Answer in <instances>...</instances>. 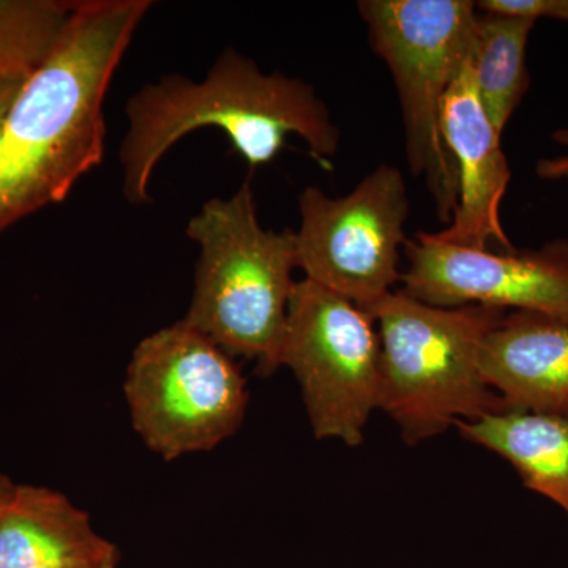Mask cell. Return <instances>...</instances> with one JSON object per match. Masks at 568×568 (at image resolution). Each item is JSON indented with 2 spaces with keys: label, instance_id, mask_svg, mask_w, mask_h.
Here are the masks:
<instances>
[{
  "label": "cell",
  "instance_id": "cell-9",
  "mask_svg": "<svg viewBox=\"0 0 568 568\" xmlns=\"http://www.w3.org/2000/svg\"><path fill=\"white\" fill-rule=\"evenodd\" d=\"M403 293L435 306L481 305L568 324V241L536 250H473L417 233L406 242Z\"/></svg>",
  "mask_w": 568,
  "mask_h": 568
},
{
  "label": "cell",
  "instance_id": "cell-8",
  "mask_svg": "<svg viewBox=\"0 0 568 568\" xmlns=\"http://www.w3.org/2000/svg\"><path fill=\"white\" fill-rule=\"evenodd\" d=\"M297 267L305 278L368 310L402 282L409 196L402 171L381 164L345 196L306 186L298 196Z\"/></svg>",
  "mask_w": 568,
  "mask_h": 568
},
{
  "label": "cell",
  "instance_id": "cell-14",
  "mask_svg": "<svg viewBox=\"0 0 568 568\" xmlns=\"http://www.w3.org/2000/svg\"><path fill=\"white\" fill-rule=\"evenodd\" d=\"M78 2L0 0V80L32 73L50 54Z\"/></svg>",
  "mask_w": 568,
  "mask_h": 568
},
{
  "label": "cell",
  "instance_id": "cell-19",
  "mask_svg": "<svg viewBox=\"0 0 568 568\" xmlns=\"http://www.w3.org/2000/svg\"><path fill=\"white\" fill-rule=\"evenodd\" d=\"M17 484H13L9 477L0 474V521H2L6 511L9 510L14 493H17Z\"/></svg>",
  "mask_w": 568,
  "mask_h": 568
},
{
  "label": "cell",
  "instance_id": "cell-10",
  "mask_svg": "<svg viewBox=\"0 0 568 568\" xmlns=\"http://www.w3.org/2000/svg\"><path fill=\"white\" fill-rule=\"evenodd\" d=\"M444 138L459 174L457 211L440 241L465 248L514 250L500 222V204L510 183V168L474 80L473 54L452 82L443 103Z\"/></svg>",
  "mask_w": 568,
  "mask_h": 568
},
{
  "label": "cell",
  "instance_id": "cell-5",
  "mask_svg": "<svg viewBox=\"0 0 568 568\" xmlns=\"http://www.w3.org/2000/svg\"><path fill=\"white\" fill-rule=\"evenodd\" d=\"M357 7L373 50L394 77L410 173L425 179L437 215L450 223L459 174L440 118L452 82L473 54L476 2L362 0Z\"/></svg>",
  "mask_w": 568,
  "mask_h": 568
},
{
  "label": "cell",
  "instance_id": "cell-1",
  "mask_svg": "<svg viewBox=\"0 0 568 568\" xmlns=\"http://www.w3.org/2000/svg\"><path fill=\"white\" fill-rule=\"evenodd\" d=\"M149 0H81L33 70L0 140V233L65 200L102 163L103 103Z\"/></svg>",
  "mask_w": 568,
  "mask_h": 568
},
{
  "label": "cell",
  "instance_id": "cell-6",
  "mask_svg": "<svg viewBox=\"0 0 568 568\" xmlns=\"http://www.w3.org/2000/svg\"><path fill=\"white\" fill-rule=\"evenodd\" d=\"M123 392L133 428L164 462L220 446L241 428L248 399L233 357L183 320L136 346Z\"/></svg>",
  "mask_w": 568,
  "mask_h": 568
},
{
  "label": "cell",
  "instance_id": "cell-17",
  "mask_svg": "<svg viewBox=\"0 0 568 568\" xmlns=\"http://www.w3.org/2000/svg\"><path fill=\"white\" fill-rule=\"evenodd\" d=\"M552 140L568 149V129L552 133ZM536 174L544 181H568V152L552 159L538 160Z\"/></svg>",
  "mask_w": 568,
  "mask_h": 568
},
{
  "label": "cell",
  "instance_id": "cell-2",
  "mask_svg": "<svg viewBox=\"0 0 568 568\" xmlns=\"http://www.w3.org/2000/svg\"><path fill=\"white\" fill-rule=\"evenodd\" d=\"M129 129L121 144L123 196L151 201L153 171L168 151L197 129L222 130L250 168L271 163L290 134L332 170L342 140L327 104L305 81L264 73L253 59L226 50L203 81L170 74L149 82L126 102Z\"/></svg>",
  "mask_w": 568,
  "mask_h": 568
},
{
  "label": "cell",
  "instance_id": "cell-4",
  "mask_svg": "<svg viewBox=\"0 0 568 568\" xmlns=\"http://www.w3.org/2000/svg\"><path fill=\"white\" fill-rule=\"evenodd\" d=\"M381 345L379 406L416 446L452 425L506 409L480 372L485 338L507 312L435 306L398 291L366 310Z\"/></svg>",
  "mask_w": 568,
  "mask_h": 568
},
{
  "label": "cell",
  "instance_id": "cell-12",
  "mask_svg": "<svg viewBox=\"0 0 568 568\" xmlns=\"http://www.w3.org/2000/svg\"><path fill=\"white\" fill-rule=\"evenodd\" d=\"M455 426L510 463L529 491L560 507L568 525V409H500Z\"/></svg>",
  "mask_w": 568,
  "mask_h": 568
},
{
  "label": "cell",
  "instance_id": "cell-7",
  "mask_svg": "<svg viewBox=\"0 0 568 568\" xmlns=\"http://www.w3.org/2000/svg\"><path fill=\"white\" fill-rule=\"evenodd\" d=\"M375 320L320 284L295 282L278 368L294 373L317 439L357 447L379 406L381 345Z\"/></svg>",
  "mask_w": 568,
  "mask_h": 568
},
{
  "label": "cell",
  "instance_id": "cell-15",
  "mask_svg": "<svg viewBox=\"0 0 568 568\" xmlns=\"http://www.w3.org/2000/svg\"><path fill=\"white\" fill-rule=\"evenodd\" d=\"M477 11L536 21L540 18L568 22V0H480Z\"/></svg>",
  "mask_w": 568,
  "mask_h": 568
},
{
  "label": "cell",
  "instance_id": "cell-18",
  "mask_svg": "<svg viewBox=\"0 0 568 568\" xmlns=\"http://www.w3.org/2000/svg\"><path fill=\"white\" fill-rule=\"evenodd\" d=\"M32 73L10 74V77L0 80V140H2L11 108H13L21 89L24 88L26 81L29 80Z\"/></svg>",
  "mask_w": 568,
  "mask_h": 568
},
{
  "label": "cell",
  "instance_id": "cell-11",
  "mask_svg": "<svg viewBox=\"0 0 568 568\" xmlns=\"http://www.w3.org/2000/svg\"><path fill=\"white\" fill-rule=\"evenodd\" d=\"M480 372L506 409H568V324L508 312L485 338Z\"/></svg>",
  "mask_w": 568,
  "mask_h": 568
},
{
  "label": "cell",
  "instance_id": "cell-13",
  "mask_svg": "<svg viewBox=\"0 0 568 568\" xmlns=\"http://www.w3.org/2000/svg\"><path fill=\"white\" fill-rule=\"evenodd\" d=\"M534 26L536 21L477 11L474 80L480 102L500 136L529 91L526 50Z\"/></svg>",
  "mask_w": 568,
  "mask_h": 568
},
{
  "label": "cell",
  "instance_id": "cell-16",
  "mask_svg": "<svg viewBox=\"0 0 568 568\" xmlns=\"http://www.w3.org/2000/svg\"><path fill=\"white\" fill-rule=\"evenodd\" d=\"M119 551L112 541L102 537L93 544L65 549L31 568H118Z\"/></svg>",
  "mask_w": 568,
  "mask_h": 568
},
{
  "label": "cell",
  "instance_id": "cell-3",
  "mask_svg": "<svg viewBox=\"0 0 568 568\" xmlns=\"http://www.w3.org/2000/svg\"><path fill=\"white\" fill-rule=\"evenodd\" d=\"M186 235L200 246L192 304L185 321L224 353L278 368L287 306L297 268L294 231L264 230L252 183L213 197L193 216Z\"/></svg>",
  "mask_w": 568,
  "mask_h": 568
}]
</instances>
